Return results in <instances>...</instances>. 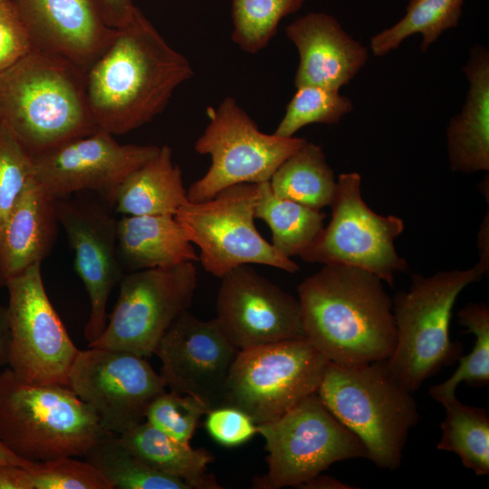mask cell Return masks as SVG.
<instances>
[{
  "mask_svg": "<svg viewBox=\"0 0 489 489\" xmlns=\"http://www.w3.org/2000/svg\"><path fill=\"white\" fill-rule=\"evenodd\" d=\"M193 74L189 61L137 7L86 72L94 123L112 135L139 129L161 113L177 87Z\"/></svg>",
  "mask_w": 489,
  "mask_h": 489,
  "instance_id": "1",
  "label": "cell"
},
{
  "mask_svg": "<svg viewBox=\"0 0 489 489\" xmlns=\"http://www.w3.org/2000/svg\"><path fill=\"white\" fill-rule=\"evenodd\" d=\"M297 290L305 339L330 362L358 365L390 357L397 340L393 301L377 275L324 264Z\"/></svg>",
  "mask_w": 489,
  "mask_h": 489,
  "instance_id": "2",
  "label": "cell"
},
{
  "mask_svg": "<svg viewBox=\"0 0 489 489\" xmlns=\"http://www.w3.org/2000/svg\"><path fill=\"white\" fill-rule=\"evenodd\" d=\"M85 75L65 59L33 50L0 73V123L32 157L95 131Z\"/></svg>",
  "mask_w": 489,
  "mask_h": 489,
  "instance_id": "3",
  "label": "cell"
},
{
  "mask_svg": "<svg viewBox=\"0 0 489 489\" xmlns=\"http://www.w3.org/2000/svg\"><path fill=\"white\" fill-rule=\"evenodd\" d=\"M316 392L362 441L369 460L391 471L400 466L408 433L419 416L412 392L394 378L387 360L358 365L329 361Z\"/></svg>",
  "mask_w": 489,
  "mask_h": 489,
  "instance_id": "4",
  "label": "cell"
},
{
  "mask_svg": "<svg viewBox=\"0 0 489 489\" xmlns=\"http://www.w3.org/2000/svg\"><path fill=\"white\" fill-rule=\"evenodd\" d=\"M104 431L69 387L30 384L10 368L0 372V442L14 455L28 462L84 456Z\"/></svg>",
  "mask_w": 489,
  "mask_h": 489,
  "instance_id": "5",
  "label": "cell"
},
{
  "mask_svg": "<svg viewBox=\"0 0 489 489\" xmlns=\"http://www.w3.org/2000/svg\"><path fill=\"white\" fill-rule=\"evenodd\" d=\"M487 273L478 263L427 277L414 273L409 289L397 292L392 306L397 340L387 363L408 391L415 392L441 368L459 359L462 346L450 339L452 311L460 292Z\"/></svg>",
  "mask_w": 489,
  "mask_h": 489,
  "instance_id": "6",
  "label": "cell"
},
{
  "mask_svg": "<svg viewBox=\"0 0 489 489\" xmlns=\"http://www.w3.org/2000/svg\"><path fill=\"white\" fill-rule=\"evenodd\" d=\"M265 442L268 472L254 487H300L336 462L367 458L362 441L312 393L277 419L257 425Z\"/></svg>",
  "mask_w": 489,
  "mask_h": 489,
  "instance_id": "7",
  "label": "cell"
},
{
  "mask_svg": "<svg viewBox=\"0 0 489 489\" xmlns=\"http://www.w3.org/2000/svg\"><path fill=\"white\" fill-rule=\"evenodd\" d=\"M328 362L305 338L240 350L221 406L244 411L256 425L273 421L317 391Z\"/></svg>",
  "mask_w": 489,
  "mask_h": 489,
  "instance_id": "8",
  "label": "cell"
},
{
  "mask_svg": "<svg viewBox=\"0 0 489 489\" xmlns=\"http://www.w3.org/2000/svg\"><path fill=\"white\" fill-rule=\"evenodd\" d=\"M209 122L194 149L211 157L206 173L187 190L189 202H202L238 184L269 181L282 163L306 141L262 132L233 97L208 107Z\"/></svg>",
  "mask_w": 489,
  "mask_h": 489,
  "instance_id": "9",
  "label": "cell"
},
{
  "mask_svg": "<svg viewBox=\"0 0 489 489\" xmlns=\"http://www.w3.org/2000/svg\"><path fill=\"white\" fill-rule=\"evenodd\" d=\"M257 184L228 187L211 199L187 202L175 217L200 254L199 262L210 274L222 278L243 264H263L290 273L299 265L280 254L254 225Z\"/></svg>",
  "mask_w": 489,
  "mask_h": 489,
  "instance_id": "10",
  "label": "cell"
},
{
  "mask_svg": "<svg viewBox=\"0 0 489 489\" xmlns=\"http://www.w3.org/2000/svg\"><path fill=\"white\" fill-rule=\"evenodd\" d=\"M330 206L329 224L299 256L309 263L360 268L393 286L395 273L408 269L394 245L404 231L403 220L379 215L367 206L357 172L339 176Z\"/></svg>",
  "mask_w": 489,
  "mask_h": 489,
  "instance_id": "11",
  "label": "cell"
},
{
  "mask_svg": "<svg viewBox=\"0 0 489 489\" xmlns=\"http://www.w3.org/2000/svg\"><path fill=\"white\" fill-rule=\"evenodd\" d=\"M197 284L194 263L132 271L122 276L102 333L88 347L149 357L162 336L191 306Z\"/></svg>",
  "mask_w": 489,
  "mask_h": 489,
  "instance_id": "12",
  "label": "cell"
},
{
  "mask_svg": "<svg viewBox=\"0 0 489 489\" xmlns=\"http://www.w3.org/2000/svg\"><path fill=\"white\" fill-rule=\"evenodd\" d=\"M8 365L23 381L67 386L80 350L73 344L45 292L41 264L9 279Z\"/></svg>",
  "mask_w": 489,
  "mask_h": 489,
  "instance_id": "13",
  "label": "cell"
},
{
  "mask_svg": "<svg viewBox=\"0 0 489 489\" xmlns=\"http://www.w3.org/2000/svg\"><path fill=\"white\" fill-rule=\"evenodd\" d=\"M67 387L93 410L104 430L117 435L144 421L151 401L167 388L145 357L97 347L79 350Z\"/></svg>",
  "mask_w": 489,
  "mask_h": 489,
  "instance_id": "14",
  "label": "cell"
},
{
  "mask_svg": "<svg viewBox=\"0 0 489 489\" xmlns=\"http://www.w3.org/2000/svg\"><path fill=\"white\" fill-rule=\"evenodd\" d=\"M159 147L120 144L102 130L33 156L34 178L55 198L91 191L112 207L123 181L152 158Z\"/></svg>",
  "mask_w": 489,
  "mask_h": 489,
  "instance_id": "15",
  "label": "cell"
},
{
  "mask_svg": "<svg viewBox=\"0 0 489 489\" xmlns=\"http://www.w3.org/2000/svg\"><path fill=\"white\" fill-rule=\"evenodd\" d=\"M59 224L64 229L74 254V268L90 300V314L84 327L88 344L103 331L111 291L122 272L117 247V221L113 207L99 197L97 201L55 198Z\"/></svg>",
  "mask_w": 489,
  "mask_h": 489,
  "instance_id": "16",
  "label": "cell"
},
{
  "mask_svg": "<svg viewBox=\"0 0 489 489\" xmlns=\"http://www.w3.org/2000/svg\"><path fill=\"white\" fill-rule=\"evenodd\" d=\"M240 350L215 319L181 313L158 343L166 388L201 401L208 409L222 405L226 379Z\"/></svg>",
  "mask_w": 489,
  "mask_h": 489,
  "instance_id": "17",
  "label": "cell"
},
{
  "mask_svg": "<svg viewBox=\"0 0 489 489\" xmlns=\"http://www.w3.org/2000/svg\"><path fill=\"white\" fill-rule=\"evenodd\" d=\"M221 279L216 320L239 349L305 338L298 298L243 264Z\"/></svg>",
  "mask_w": 489,
  "mask_h": 489,
  "instance_id": "18",
  "label": "cell"
},
{
  "mask_svg": "<svg viewBox=\"0 0 489 489\" xmlns=\"http://www.w3.org/2000/svg\"><path fill=\"white\" fill-rule=\"evenodd\" d=\"M33 50L65 59L85 72L110 43V27L93 0H12Z\"/></svg>",
  "mask_w": 489,
  "mask_h": 489,
  "instance_id": "19",
  "label": "cell"
},
{
  "mask_svg": "<svg viewBox=\"0 0 489 489\" xmlns=\"http://www.w3.org/2000/svg\"><path fill=\"white\" fill-rule=\"evenodd\" d=\"M285 34L298 50L295 87L315 85L339 90L365 65V46L326 13H309L290 24Z\"/></svg>",
  "mask_w": 489,
  "mask_h": 489,
  "instance_id": "20",
  "label": "cell"
},
{
  "mask_svg": "<svg viewBox=\"0 0 489 489\" xmlns=\"http://www.w3.org/2000/svg\"><path fill=\"white\" fill-rule=\"evenodd\" d=\"M58 225L55 197L33 178L0 225V284L42 264L54 245Z\"/></svg>",
  "mask_w": 489,
  "mask_h": 489,
  "instance_id": "21",
  "label": "cell"
},
{
  "mask_svg": "<svg viewBox=\"0 0 489 489\" xmlns=\"http://www.w3.org/2000/svg\"><path fill=\"white\" fill-rule=\"evenodd\" d=\"M469 82L461 111L446 131L452 171L474 173L489 170V53L481 45L470 50L464 67Z\"/></svg>",
  "mask_w": 489,
  "mask_h": 489,
  "instance_id": "22",
  "label": "cell"
},
{
  "mask_svg": "<svg viewBox=\"0 0 489 489\" xmlns=\"http://www.w3.org/2000/svg\"><path fill=\"white\" fill-rule=\"evenodd\" d=\"M117 247L119 258L131 271L199 260L173 215L121 216L117 221Z\"/></svg>",
  "mask_w": 489,
  "mask_h": 489,
  "instance_id": "23",
  "label": "cell"
},
{
  "mask_svg": "<svg viewBox=\"0 0 489 489\" xmlns=\"http://www.w3.org/2000/svg\"><path fill=\"white\" fill-rule=\"evenodd\" d=\"M187 202L181 169L173 161L172 149L164 145L120 186L113 210L121 216H175Z\"/></svg>",
  "mask_w": 489,
  "mask_h": 489,
  "instance_id": "24",
  "label": "cell"
},
{
  "mask_svg": "<svg viewBox=\"0 0 489 489\" xmlns=\"http://www.w3.org/2000/svg\"><path fill=\"white\" fill-rule=\"evenodd\" d=\"M123 444L152 469L178 478L190 489H221L207 474L214 455L204 448H193L159 431L146 420L119 435Z\"/></svg>",
  "mask_w": 489,
  "mask_h": 489,
  "instance_id": "25",
  "label": "cell"
},
{
  "mask_svg": "<svg viewBox=\"0 0 489 489\" xmlns=\"http://www.w3.org/2000/svg\"><path fill=\"white\" fill-rule=\"evenodd\" d=\"M269 182L277 197L316 210L330 206L337 184L322 149L307 140L282 163Z\"/></svg>",
  "mask_w": 489,
  "mask_h": 489,
  "instance_id": "26",
  "label": "cell"
},
{
  "mask_svg": "<svg viewBox=\"0 0 489 489\" xmlns=\"http://www.w3.org/2000/svg\"><path fill=\"white\" fill-rule=\"evenodd\" d=\"M254 217L264 220L272 232V244L291 258L305 250L324 227L325 214L277 197L269 181L257 184Z\"/></svg>",
  "mask_w": 489,
  "mask_h": 489,
  "instance_id": "27",
  "label": "cell"
},
{
  "mask_svg": "<svg viewBox=\"0 0 489 489\" xmlns=\"http://www.w3.org/2000/svg\"><path fill=\"white\" fill-rule=\"evenodd\" d=\"M83 457L111 489H190L182 480L147 465L112 432L105 430Z\"/></svg>",
  "mask_w": 489,
  "mask_h": 489,
  "instance_id": "28",
  "label": "cell"
},
{
  "mask_svg": "<svg viewBox=\"0 0 489 489\" xmlns=\"http://www.w3.org/2000/svg\"><path fill=\"white\" fill-rule=\"evenodd\" d=\"M446 416L437 449L453 452L476 475L489 474V417L485 408L461 403L455 396L443 399Z\"/></svg>",
  "mask_w": 489,
  "mask_h": 489,
  "instance_id": "29",
  "label": "cell"
},
{
  "mask_svg": "<svg viewBox=\"0 0 489 489\" xmlns=\"http://www.w3.org/2000/svg\"><path fill=\"white\" fill-rule=\"evenodd\" d=\"M464 1L410 0L406 14L397 24L371 37L372 53L386 55L416 34H422L420 50L427 51L443 32L458 25Z\"/></svg>",
  "mask_w": 489,
  "mask_h": 489,
  "instance_id": "30",
  "label": "cell"
},
{
  "mask_svg": "<svg viewBox=\"0 0 489 489\" xmlns=\"http://www.w3.org/2000/svg\"><path fill=\"white\" fill-rule=\"evenodd\" d=\"M462 326L475 335L471 352L460 356L456 370L446 380L432 386L429 395L441 402L455 396L457 386L465 382L470 386L482 387L489 383V308L485 302H469L458 312Z\"/></svg>",
  "mask_w": 489,
  "mask_h": 489,
  "instance_id": "31",
  "label": "cell"
},
{
  "mask_svg": "<svg viewBox=\"0 0 489 489\" xmlns=\"http://www.w3.org/2000/svg\"><path fill=\"white\" fill-rule=\"evenodd\" d=\"M306 0H232V41L243 51L256 53L267 46L285 16Z\"/></svg>",
  "mask_w": 489,
  "mask_h": 489,
  "instance_id": "32",
  "label": "cell"
},
{
  "mask_svg": "<svg viewBox=\"0 0 489 489\" xmlns=\"http://www.w3.org/2000/svg\"><path fill=\"white\" fill-rule=\"evenodd\" d=\"M353 110L351 101L332 90L315 85L296 87L274 134L293 137L302 128L313 123L334 124Z\"/></svg>",
  "mask_w": 489,
  "mask_h": 489,
  "instance_id": "33",
  "label": "cell"
},
{
  "mask_svg": "<svg viewBox=\"0 0 489 489\" xmlns=\"http://www.w3.org/2000/svg\"><path fill=\"white\" fill-rule=\"evenodd\" d=\"M207 412L197 398L165 390L151 401L145 420L171 438L189 444L200 418Z\"/></svg>",
  "mask_w": 489,
  "mask_h": 489,
  "instance_id": "34",
  "label": "cell"
},
{
  "mask_svg": "<svg viewBox=\"0 0 489 489\" xmlns=\"http://www.w3.org/2000/svg\"><path fill=\"white\" fill-rule=\"evenodd\" d=\"M33 178L32 155L7 127L0 123V225Z\"/></svg>",
  "mask_w": 489,
  "mask_h": 489,
  "instance_id": "35",
  "label": "cell"
},
{
  "mask_svg": "<svg viewBox=\"0 0 489 489\" xmlns=\"http://www.w3.org/2000/svg\"><path fill=\"white\" fill-rule=\"evenodd\" d=\"M28 470L34 489H111L92 465L73 456L32 462Z\"/></svg>",
  "mask_w": 489,
  "mask_h": 489,
  "instance_id": "36",
  "label": "cell"
},
{
  "mask_svg": "<svg viewBox=\"0 0 489 489\" xmlns=\"http://www.w3.org/2000/svg\"><path fill=\"white\" fill-rule=\"evenodd\" d=\"M206 429L224 446H237L257 434V425L244 411L230 406H219L206 414Z\"/></svg>",
  "mask_w": 489,
  "mask_h": 489,
  "instance_id": "37",
  "label": "cell"
},
{
  "mask_svg": "<svg viewBox=\"0 0 489 489\" xmlns=\"http://www.w3.org/2000/svg\"><path fill=\"white\" fill-rule=\"evenodd\" d=\"M33 51L28 31L12 0L0 4V73Z\"/></svg>",
  "mask_w": 489,
  "mask_h": 489,
  "instance_id": "38",
  "label": "cell"
},
{
  "mask_svg": "<svg viewBox=\"0 0 489 489\" xmlns=\"http://www.w3.org/2000/svg\"><path fill=\"white\" fill-rule=\"evenodd\" d=\"M106 23L117 28L129 20L137 6L132 0H93Z\"/></svg>",
  "mask_w": 489,
  "mask_h": 489,
  "instance_id": "39",
  "label": "cell"
},
{
  "mask_svg": "<svg viewBox=\"0 0 489 489\" xmlns=\"http://www.w3.org/2000/svg\"><path fill=\"white\" fill-rule=\"evenodd\" d=\"M0 489H34L28 468L12 464H0Z\"/></svg>",
  "mask_w": 489,
  "mask_h": 489,
  "instance_id": "40",
  "label": "cell"
},
{
  "mask_svg": "<svg viewBox=\"0 0 489 489\" xmlns=\"http://www.w3.org/2000/svg\"><path fill=\"white\" fill-rule=\"evenodd\" d=\"M9 340L7 309L0 305V366L8 364Z\"/></svg>",
  "mask_w": 489,
  "mask_h": 489,
  "instance_id": "41",
  "label": "cell"
},
{
  "mask_svg": "<svg viewBox=\"0 0 489 489\" xmlns=\"http://www.w3.org/2000/svg\"><path fill=\"white\" fill-rule=\"evenodd\" d=\"M488 213L484 217V220L481 224L480 230L478 233V252H479V262L478 264L488 273L489 268V249H488V240H489V220Z\"/></svg>",
  "mask_w": 489,
  "mask_h": 489,
  "instance_id": "42",
  "label": "cell"
},
{
  "mask_svg": "<svg viewBox=\"0 0 489 489\" xmlns=\"http://www.w3.org/2000/svg\"><path fill=\"white\" fill-rule=\"evenodd\" d=\"M299 488L308 489H350L355 488L329 475H318L302 484Z\"/></svg>",
  "mask_w": 489,
  "mask_h": 489,
  "instance_id": "43",
  "label": "cell"
},
{
  "mask_svg": "<svg viewBox=\"0 0 489 489\" xmlns=\"http://www.w3.org/2000/svg\"><path fill=\"white\" fill-rule=\"evenodd\" d=\"M31 463L14 455L0 442V464L18 465L28 468Z\"/></svg>",
  "mask_w": 489,
  "mask_h": 489,
  "instance_id": "44",
  "label": "cell"
},
{
  "mask_svg": "<svg viewBox=\"0 0 489 489\" xmlns=\"http://www.w3.org/2000/svg\"><path fill=\"white\" fill-rule=\"evenodd\" d=\"M4 1H5V0H0V4L3 3Z\"/></svg>",
  "mask_w": 489,
  "mask_h": 489,
  "instance_id": "45",
  "label": "cell"
}]
</instances>
